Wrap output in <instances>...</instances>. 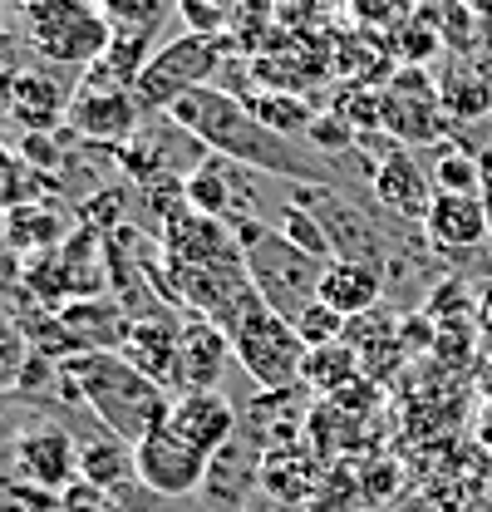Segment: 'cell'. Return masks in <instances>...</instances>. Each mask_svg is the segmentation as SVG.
<instances>
[{
    "label": "cell",
    "mask_w": 492,
    "mask_h": 512,
    "mask_svg": "<svg viewBox=\"0 0 492 512\" xmlns=\"http://www.w3.org/2000/svg\"><path fill=\"white\" fill-rule=\"evenodd\" d=\"M173 434H183L192 448H202L207 458L222 453V448L237 439V404L222 394V389H192L173 399V419H168Z\"/></svg>",
    "instance_id": "cell-18"
},
{
    "label": "cell",
    "mask_w": 492,
    "mask_h": 512,
    "mask_svg": "<svg viewBox=\"0 0 492 512\" xmlns=\"http://www.w3.org/2000/svg\"><path fill=\"white\" fill-rule=\"evenodd\" d=\"M0 35H5V0H0Z\"/></svg>",
    "instance_id": "cell-44"
},
{
    "label": "cell",
    "mask_w": 492,
    "mask_h": 512,
    "mask_svg": "<svg viewBox=\"0 0 492 512\" xmlns=\"http://www.w3.org/2000/svg\"><path fill=\"white\" fill-rule=\"evenodd\" d=\"M306 143L315 153H350V148H360V133H355V124H350L345 114L330 109V114H315Z\"/></svg>",
    "instance_id": "cell-36"
},
{
    "label": "cell",
    "mask_w": 492,
    "mask_h": 512,
    "mask_svg": "<svg viewBox=\"0 0 492 512\" xmlns=\"http://www.w3.org/2000/svg\"><path fill=\"white\" fill-rule=\"evenodd\" d=\"M473 325H478V340H483V355L492 360V281L478 291V311H473Z\"/></svg>",
    "instance_id": "cell-40"
},
{
    "label": "cell",
    "mask_w": 492,
    "mask_h": 512,
    "mask_svg": "<svg viewBox=\"0 0 492 512\" xmlns=\"http://www.w3.org/2000/svg\"><path fill=\"white\" fill-rule=\"evenodd\" d=\"M424 237L438 252H473V247L492 242L483 192H433V207L424 217Z\"/></svg>",
    "instance_id": "cell-17"
},
{
    "label": "cell",
    "mask_w": 492,
    "mask_h": 512,
    "mask_svg": "<svg viewBox=\"0 0 492 512\" xmlns=\"http://www.w3.org/2000/svg\"><path fill=\"white\" fill-rule=\"evenodd\" d=\"M463 5H468V10H483V5H492V0H463Z\"/></svg>",
    "instance_id": "cell-43"
},
{
    "label": "cell",
    "mask_w": 492,
    "mask_h": 512,
    "mask_svg": "<svg viewBox=\"0 0 492 512\" xmlns=\"http://www.w3.org/2000/svg\"><path fill=\"white\" fill-rule=\"evenodd\" d=\"M384 128L399 133L409 148L414 143H443L448 133V109L438 99V84L414 64V69H399L389 84H384Z\"/></svg>",
    "instance_id": "cell-11"
},
{
    "label": "cell",
    "mask_w": 492,
    "mask_h": 512,
    "mask_svg": "<svg viewBox=\"0 0 492 512\" xmlns=\"http://www.w3.org/2000/svg\"><path fill=\"white\" fill-rule=\"evenodd\" d=\"M60 512H119L114 508V498L104 493V488H94V483H69L60 493Z\"/></svg>",
    "instance_id": "cell-38"
},
{
    "label": "cell",
    "mask_w": 492,
    "mask_h": 512,
    "mask_svg": "<svg viewBox=\"0 0 492 512\" xmlns=\"http://www.w3.org/2000/svg\"><path fill=\"white\" fill-rule=\"evenodd\" d=\"M25 291L50 306L64 311L84 296H104L109 291V271H104V232L94 227H74L55 252H40L25 261Z\"/></svg>",
    "instance_id": "cell-4"
},
{
    "label": "cell",
    "mask_w": 492,
    "mask_h": 512,
    "mask_svg": "<svg viewBox=\"0 0 492 512\" xmlns=\"http://www.w3.org/2000/svg\"><path fill=\"white\" fill-rule=\"evenodd\" d=\"M10 463H15V478L45 493H64L69 483H79V439L64 424H30L15 434Z\"/></svg>",
    "instance_id": "cell-13"
},
{
    "label": "cell",
    "mask_w": 492,
    "mask_h": 512,
    "mask_svg": "<svg viewBox=\"0 0 492 512\" xmlns=\"http://www.w3.org/2000/svg\"><path fill=\"white\" fill-rule=\"evenodd\" d=\"M246 463H256V453H246L237 439L222 448V453H212V468H207V493H217V498L237 503L246 488H251V478H256V473H246Z\"/></svg>",
    "instance_id": "cell-31"
},
{
    "label": "cell",
    "mask_w": 492,
    "mask_h": 512,
    "mask_svg": "<svg viewBox=\"0 0 492 512\" xmlns=\"http://www.w3.org/2000/svg\"><path fill=\"white\" fill-rule=\"evenodd\" d=\"M232 355H237V350H232V335H227L217 320L187 316L183 320V384H178V394L217 389Z\"/></svg>",
    "instance_id": "cell-20"
},
{
    "label": "cell",
    "mask_w": 492,
    "mask_h": 512,
    "mask_svg": "<svg viewBox=\"0 0 492 512\" xmlns=\"http://www.w3.org/2000/svg\"><path fill=\"white\" fill-rule=\"evenodd\" d=\"M20 153H25V163L35 168V173H45L50 183H55V173H60V148H55V133H25L20 138Z\"/></svg>",
    "instance_id": "cell-37"
},
{
    "label": "cell",
    "mask_w": 492,
    "mask_h": 512,
    "mask_svg": "<svg viewBox=\"0 0 492 512\" xmlns=\"http://www.w3.org/2000/svg\"><path fill=\"white\" fill-rule=\"evenodd\" d=\"M173 124H183L207 153L217 158H232L251 173H271V178H286V183H335L330 168L315 158V153H301L296 138H281L261 124L242 99L222 84H202L183 94L173 109H168Z\"/></svg>",
    "instance_id": "cell-1"
},
{
    "label": "cell",
    "mask_w": 492,
    "mask_h": 512,
    "mask_svg": "<svg viewBox=\"0 0 492 512\" xmlns=\"http://www.w3.org/2000/svg\"><path fill=\"white\" fill-rule=\"evenodd\" d=\"M433 183H438V192H483V163H478V153H468L458 143H443L438 148V163H433Z\"/></svg>",
    "instance_id": "cell-32"
},
{
    "label": "cell",
    "mask_w": 492,
    "mask_h": 512,
    "mask_svg": "<svg viewBox=\"0 0 492 512\" xmlns=\"http://www.w3.org/2000/svg\"><path fill=\"white\" fill-rule=\"evenodd\" d=\"M207 468H212V458L202 448L187 444L183 434H173L168 424L153 429L143 444L133 448V473L158 498H192V493H202L207 488Z\"/></svg>",
    "instance_id": "cell-10"
},
{
    "label": "cell",
    "mask_w": 492,
    "mask_h": 512,
    "mask_svg": "<svg viewBox=\"0 0 492 512\" xmlns=\"http://www.w3.org/2000/svg\"><path fill=\"white\" fill-rule=\"evenodd\" d=\"M246 178H251V168L207 153V158L187 173V202H192L197 212H207V217H217V222L232 227V222L251 217V207H246Z\"/></svg>",
    "instance_id": "cell-19"
},
{
    "label": "cell",
    "mask_w": 492,
    "mask_h": 512,
    "mask_svg": "<svg viewBox=\"0 0 492 512\" xmlns=\"http://www.w3.org/2000/svg\"><path fill=\"white\" fill-rule=\"evenodd\" d=\"M64 370L74 375L84 409L99 419V429L119 434L123 444H143L153 429H163L173 419V394L148 375H138L119 350H84L69 355Z\"/></svg>",
    "instance_id": "cell-2"
},
{
    "label": "cell",
    "mask_w": 492,
    "mask_h": 512,
    "mask_svg": "<svg viewBox=\"0 0 492 512\" xmlns=\"http://www.w3.org/2000/svg\"><path fill=\"white\" fill-rule=\"evenodd\" d=\"M483 448H488V453H492V409H488V414H483Z\"/></svg>",
    "instance_id": "cell-42"
},
{
    "label": "cell",
    "mask_w": 492,
    "mask_h": 512,
    "mask_svg": "<svg viewBox=\"0 0 492 512\" xmlns=\"http://www.w3.org/2000/svg\"><path fill=\"white\" fill-rule=\"evenodd\" d=\"M69 89L45 69H0V119H15L25 133H55L69 119Z\"/></svg>",
    "instance_id": "cell-14"
},
{
    "label": "cell",
    "mask_w": 492,
    "mask_h": 512,
    "mask_svg": "<svg viewBox=\"0 0 492 512\" xmlns=\"http://www.w3.org/2000/svg\"><path fill=\"white\" fill-rule=\"evenodd\" d=\"M119 355L138 375H148V380L163 384V389L178 399V384H183V325L168 316V311H163V316L133 320Z\"/></svg>",
    "instance_id": "cell-15"
},
{
    "label": "cell",
    "mask_w": 492,
    "mask_h": 512,
    "mask_svg": "<svg viewBox=\"0 0 492 512\" xmlns=\"http://www.w3.org/2000/svg\"><path fill=\"white\" fill-rule=\"evenodd\" d=\"M478 163H483V202H488V222H492V148L478 153Z\"/></svg>",
    "instance_id": "cell-41"
},
{
    "label": "cell",
    "mask_w": 492,
    "mask_h": 512,
    "mask_svg": "<svg viewBox=\"0 0 492 512\" xmlns=\"http://www.w3.org/2000/svg\"><path fill=\"white\" fill-rule=\"evenodd\" d=\"M0 434H10V429H0ZM0 444H5V448H10V444H15V439H0Z\"/></svg>",
    "instance_id": "cell-45"
},
{
    "label": "cell",
    "mask_w": 492,
    "mask_h": 512,
    "mask_svg": "<svg viewBox=\"0 0 492 512\" xmlns=\"http://www.w3.org/2000/svg\"><path fill=\"white\" fill-rule=\"evenodd\" d=\"M246 271H251V281H256V291H261V301H266L271 311L301 316L310 301H315V291H320L325 261H315L310 252L291 247L276 227H266L261 242L246 252Z\"/></svg>",
    "instance_id": "cell-7"
},
{
    "label": "cell",
    "mask_w": 492,
    "mask_h": 512,
    "mask_svg": "<svg viewBox=\"0 0 492 512\" xmlns=\"http://www.w3.org/2000/svg\"><path fill=\"white\" fill-rule=\"evenodd\" d=\"M296 202H306L310 212L320 217L325 237H330V252L345 256V261H369L384 271L389 261V247H384V232L369 222V207L350 202L335 183H301L296 188Z\"/></svg>",
    "instance_id": "cell-9"
},
{
    "label": "cell",
    "mask_w": 492,
    "mask_h": 512,
    "mask_svg": "<svg viewBox=\"0 0 492 512\" xmlns=\"http://www.w3.org/2000/svg\"><path fill=\"white\" fill-rule=\"evenodd\" d=\"M271 227H276V232H281L291 247L310 252L315 261H330V256H335V252H330V237H325V227H320V217L310 212L306 202H296V197H291V202H281V212H276V222H271Z\"/></svg>",
    "instance_id": "cell-29"
},
{
    "label": "cell",
    "mask_w": 492,
    "mask_h": 512,
    "mask_svg": "<svg viewBox=\"0 0 492 512\" xmlns=\"http://www.w3.org/2000/svg\"><path fill=\"white\" fill-rule=\"evenodd\" d=\"M384 296V271L369 266V261H345V256H330L325 271H320V291L315 301H325L330 311H340L345 320L365 316L379 306Z\"/></svg>",
    "instance_id": "cell-21"
},
{
    "label": "cell",
    "mask_w": 492,
    "mask_h": 512,
    "mask_svg": "<svg viewBox=\"0 0 492 512\" xmlns=\"http://www.w3.org/2000/svg\"><path fill=\"white\" fill-rule=\"evenodd\" d=\"M237 99H242L246 109L271 128V133H281V138H306L310 124H315V109H310L306 99L286 94V89H271V94H237Z\"/></svg>",
    "instance_id": "cell-26"
},
{
    "label": "cell",
    "mask_w": 492,
    "mask_h": 512,
    "mask_svg": "<svg viewBox=\"0 0 492 512\" xmlns=\"http://www.w3.org/2000/svg\"><path fill=\"white\" fill-rule=\"evenodd\" d=\"M25 40L40 60L94 69L109 55L114 25L94 0H25Z\"/></svg>",
    "instance_id": "cell-3"
},
{
    "label": "cell",
    "mask_w": 492,
    "mask_h": 512,
    "mask_svg": "<svg viewBox=\"0 0 492 512\" xmlns=\"http://www.w3.org/2000/svg\"><path fill=\"white\" fill-rule=\"evenodd\" d=\"M178 5H183L192 35H217V25H222V10L217 5H202V0H178Z\"/></svg>",
    "instance_id": "cell-39"
},
{
    "label": "cell",
    "mask_w": 492,
    "mask_h": 512,
    "mask_svg": "<svg viewBox=\"0 0 492 512\" xmlns=\"http://www.w3.org/2000/svg\"><path fill=\"white\" fill-rule=\"evenodd\" d=\"M360 375H365L360 355H355L345 340H335V345H320V350H310V355H306L301 384H306V389H315L320 399H335L345 384H355Z\"/></svg>",
    "instance_id": "cell-25"
},
{
    "label": "cell",
    "mask_w": 492,
    "mask_h": 512,
    "mask_svg": "<svg viewBox=\"0 0 492 512\" xmlns=\"http://www.w3.org/2000/svg\"><path fill=\"white\" fill-rule=\"evenodd\" d=\"M217 69H222L217 35H192L187 30L183 40H168L163 50H153V60L133 79V99L143 104V114H168L183 94L212 84Z\"/></svg>",
    "instance_id": "cell-6"
},
{
    "label": "cell",
    "mask_w": 492,
    "mask_h": 512,
    "mask_svg": "<svg viewBox=\"0 0 492 512\" xmlns=\"http://www.w3.org/2000/svg\"><path fill=\"white\" fill-rule=\"evenodd\" d=\"M55 188L45 173H35L30 163H25V153H10V148H0V212H15V207H25V202H40V192Z\"/></svg>",
    "instance_id": "cell-30"
},
{
    "label": "cell",
    "mask_w": 492,
    "mask_h": 512,
    "mask_svg": "<svg viewBox=\"0 0 492 512\" xmlns=\"http://www.w3.org/2000/svg\"><path fill=\"white\" fill-rule=\"evenodd\" d=\"M69 217H64L55 202H25L15 212H5V247L20 252L25 261L40 252H55L64 237H69Z\"/></svg>",
    "instance_id": "cell-23"
},
{
    "label": "cell",
    "mask_w": 492,
    "mask_h": 512,
    "mask_svg": "<svg viewBox=\"0 0 492 512\" xmlns=\"http://www.w3.org/2000/svg\"><path fill=\"white\" fill-rule=\"evenodd\" d=\"M438 99H443L448 119H458V124H473V119H483V114L492 109L488 79H478L473 69H453V74H443V79H438Z\"/></svg>",
    "instance_id": "cell-27"
},
{
    "label": "cell",
    "mask_w": 492,
    "mask_h": 512,
    "mask_svg": "<svg viewBox=\"0 0 492 512\" xmlns=\"http://www.w3.org/2000/svg\"><path fill=\"white\" fill-rule=\"evenodd\" d=\"M291 325H296V335L306 340V350H320V345L345 340V325H350V320L340 316V311H330L325 301H310L301 316H291Z\"/></svg>",
    "instance_id": "cell-34"
},
{
    "label": "cell",
    "mask_w": 492,
    "mask_h": 512,
    "mask_svg": "<svg viewBox=\"0 0 492 512\" xmlns=\"http://www.w3.org/2000/svg\"><path fill=\"white\" fill-rule=\"evenodd\" d=\"M369 173V192L384 212H394L399 222H424L433 207V188L424 163L409 153V148H389L384 158H374L365 168Z\"/></svg>",
    "instance_id": "cell-16"
},
{
    "label": "cell",
    "mask_w": 492,
    "mask_h": 512,
    "mask_svg": "<svg viewBox=\"0 0 492 512\" xmlns=\"http://www.w3.org/2000/svg\"><path fill=\"white\" fill-rule=\"evenodd\" d=\"M60 320H64V330L74 335L79 355H84V350H123L128 325H133V311L123 306L119 296L104 291V296H84V301L64 306Z\"/></svg>",
    "instance_id": "cell-22"
},
{
    "label": "cell",
    "mask_w": 492,
    "mask_h": 512,
    "mask_svg": "<svg viewBox=\"0 0 492 512\" xmlns=\"http://www.w3.org/2000/svg\"><path fill=\"white\" fill-rule=\"evenodd\" d=\"M153 35H158V30H128V25H114L109 55L94 64V69H104V74L119 79V84H133V79L143 74V64L153 60Z\"/></svg>",
    "instance_id": "cell-28"
},
{
    "label": "cell",
    "mask_w": 492,
    "mask_h": 512,
    "mask_svg": "<svg viewBox=\"0 0 492 512\" xmlns=\"http://www.w3.org/2000/svg\"><path fill=\"white\" fill-rule=\"evenodd\" d=\"M143 104L133 99V84H119L109 79L104 69H89L84 84L74 89L69 99V119L64 124L74 128L79 138L89 143H109V148H123L138 128H143Z\"/></svg>",
    "instance_id": "cell-8"
},
{
    "label": "cell",
    "mask_w": 492,
    "mask_h": 512,
    "mask_svg": "<svg viewBox=\"0 0 492 512\" xmlns=\"http://www.w3.org/2000/svg\"><path fill=\"white\" fill-rule=\"evenodd\" d=\"M109 25H128V30H158L173 10V0H94Z\"/></svg>",
    "instance_id": "cell-35"
},
{
    "label": "cell",
    "mask_w": 492,
    "mask_h": 512,
    "mask_svg": "<svg viewBox=\"0 0 492 512\" xmlns=\"http://www.w3.org/2000/svg\"><path fill=\"white\" fill-rule=\"evenodd\" d=\"M158 242L168 261L178 266H246V252L237 242V232L207 212H197L192 202H183L163 227H158Z\"/></svg>",
    "instance_id": "cell-12"
},
{
    "label": "cell",
    "mask_w": 492,
    "mask_h": 512,
    "mask_svg": "<svg viewBox=\"0 0 492 512\" xmlns=\"http://www.w3.org/2000/svg\"><path fill=\"white\" fill-rule=\"evenodd\" d=\"M25 365H30V335H25L20 316H10V311L0 306V394L20 389Z\"/></svg>",
    "instance_id": "cell-33"
},
{
    "label": "cell",
    "mask_w": 492,
    "mask_h": 512,
    "mask_svg": "<svg viewBox=\"0 0 492 512\" xmlns=\"http://www.w3.org/2000/svg\"><path fill=\"white\" fill-rule=\"evenodd\" d=\"M232 350L242 360V370L261 389H296L301 370H306V340L296 335L291 316L271 311L266 301L251 306L237 325H232Z\"/></svg>",
    "instance_id": "cell-5"
},
{
    "label": "cell",
    "mask_w": 492,
    "mask_h": 512,
    "mask_svg": "<svg viewBox=\"0 0 492 512\" xmlns=\"http://www.w3.org/2000/svg\"><path fill=\"white\" fill-rule=\"evenodd\" d=\"M79 478L94 483V488H104V493H119L128 478H138L133 473V444H123L119 434L99 429L94 439L79 444Z\"/></svg>",
    "instance_id": "cell-24"
}]
</instances>
